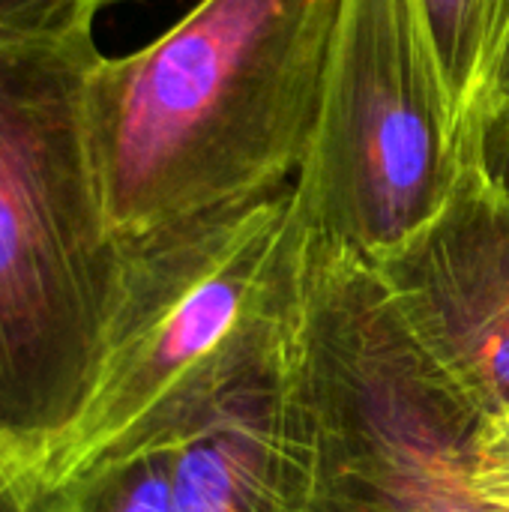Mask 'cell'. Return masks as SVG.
<instances>
[{"label":"cell","mask_w":509,"mask_h":512,"mask_svg":"<svg viewBox=\"0 0 509 512\" xmlns=\"http://www.w3.org/2000/svg\"><path fill=\"white\" fill-rule=\"evenodd\" d=\"M345 0H201L168 33L102 57L87 132L120 246L297 180Z\"/></svg>","instance_id":"6da1fadb"},{"label":"cell","mask_w":509,"mask_h":512,"mask_svg":"<svg viewBox=\"0 0 509 512\" xmlns=\"http://www.w3.org/2000/svg\"><path fill=\"white\" fill-rule=\"evenodd\" d=\"M93 39L0 36V441L48 480L105 357L123 285L93 171Z\"/></svg>","instance_id":"7a4b0ae2"},{"label":"cell","mask_w":509,"mask_h":512,"mask_svg":"<svg viewBox=\"0 0 509 512\" xmlns=\"http://www.w3.org/2000/svg\"><path fill=\"white\" fill-rule=\"evenodd\" d=\"M303 348L306 512H509L468 480L477 408L402 324L375 270L315 237Z\"/></svg>","instance_id":"3957f363"},{"label":"cell","mask_w":509,"mask_h":512,"mask_svg":"<svg viewBox=\"0 0 509 512\" xmlns=\"http://www.w3.org/2000/svg\"><path fill=\"white\" fill-rule=\"evenodd\" d=\"M468 174V135L414 0H345L294 180L306 234L375 267L429 231Z\"/></svg>","instance_id":"277c9868"},{"label":"cell","mask_w":509,"mask_h":512,"mask_svg":"<svg viewBox=\"0 0 509 512\" xmlns=\"http://www.w3.org/2000/svg\"><path fill=\"white\" fill-rule=\"evenodd\" d=\"M306 258L309 237L297 213L240 330L96 462L168 444L174 512H306L315 471L303 348Z\"/></svg>","instance_id":"5b68a950"},{"label":"cell","mask_w":509,"mask_h":512,"mask_svg":"<svg viewBox=\"0 0 509 512\" xmlns=\"http://www.w3.org/2000/svg\"><path fill=\"white\" fill-rule=\"evenodd\" d=\"M297 225L294 183L123 246V285L93 399L48 471L93 465L249 318Z\"/></svg>","instance_id":"8992f818"},{"label":"cell","mask_w":509,"mask_h":512,"mask_svg":"<svg viewBox=\"0 0 509 512\" xmlns=\"http://www.w3.org/2000/svg\"><path fill=\"white\" fill-rule=\"evenodd\" d=\"M372 270L465 399L486 417L509 414V201L471 168L444 216Z\"/></svg>","instance_id":"52a82bcc"},{"label":"cell","mask_w":509,"mask_h":512,"mask_svg":"<svg viewBox=\"0 0 509 512\" xmlns=\"http://www.w3.org/2000/svg\"><path fill=\"white\" fill-rule=\"evenodd\" d=\"M453 114L468 135L509 30V0H414Z\"/></svg>","instance_id":"ba28073f"},{"label":"cell","mask_w":509,"mask_h":512,"mask_svg":"<svg viewBox=\"0 0 509 512\" xmlns=\"http://www.w3.org/2000/svg\"><path fill=\"white\" fill-rule=\"evenodd\" d=\"M54 489L60 512H174L171 447L153 444L108 456Z\"/></svg>","instance_id":"9c48e42d"},{"label":"cell","mask_w":509,"mask_h":512,"mask_svg":"<svg viewBox=\"0 0 509 512\" xmlns=\"http://www.w3.org/2000/svg\"><path fill=\"white\" fill-rule=\"evenodd\" d=\"M117 0H0V36L24 42L93 39L102 9Z\"/></svg>","instance_id":"30bf717a"},{"label":"cell","mask_w":509,"mask_h":512,"mask_svg":"<svg viewBox=\"0 0 509 512\" xmlns=\"http://www.w3.org/2000/svg\"><path fill=\"white\" fill-rule=\"evenodd\" d=\"M468 480L492 504L509 507V414L477 411L468 441Z\"/></svg>","instance_id":"8fae6325"},{"label":"cell","mask_w":509,"mask_h":512,"mask_svg":"<svg viewBox=\"0 0 509 512\" xmlns=\"http://www.w3.org/2000/svg\"><path fill=\"white\" fill-rule=\"evenodd\" d=\"M471 168L504 201H509V105L483 111L468 129Z\"/></svg>","instance_id":"7c38bea8"},{"label":"cell","mask_w":509,"mask_h":512,"mask_svg":"<svg viewBox=\"0 0 509 512\" xmlns=\"http://www.w3.org/2000/svg\"><path fill=\"white\" fill-rule=\"evenodd\" d=\"M0 512H60L57 489L0 441Z\"/></svg>","instance_id":"4fadbf2b"},{"label":"cell","mask_w":509,"mask_h":512,"mask_svg":"<svg viewBox=\"0 0 509 512\" xmlns=\"http://www.w3.org/2000/svg\"><path fill=\"white\" fill-rule=\"evenodd\" d=\"M498 105H509V30L504 45H501V54H498V63H495V72H492V81L486 87V96H483V105H480V114L489 111V108H498ZM477 114V117H480Z\"/></svg>","instance_id":"5bb4252c"}]
</instances>
